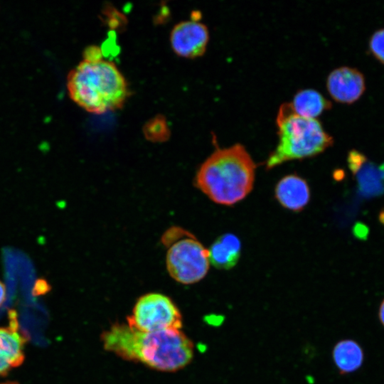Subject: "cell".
Returning a JSON list of instances; mask_svg holds the SVG:
<instances>
[{"label":"cell","instance_id":"obj_1","mask_svg":"<svg viewBox=\"0 0 384 384\" xmlns=\"http://www.w3.org/2000/svg\"><path fill=\"white\" fill-rule=\"evenodd\" d=\"M102 341L107 351L160 371L180 370L193 357V342L181 329L144 332L116 324L102 334Z\"/></svg>","mask_w":384,"mask_h":384},{"label":"cell","instance_id":"obj_2","mask_svg":"<svg viewBox=\"0 0 384 384\" xmlns=\"http://www.w3.org/2000/svg\"><path fill=\"white\" fill-rule=\"evenodd\" d=\"M255 164L241 144L215 150L199 167L196 186L215 203L232 206L252 191Z\"/></svg>","mask_w":384,"mask_h":384},{"label":"cell","instance_id":"obj_3","mask_svg":"<svg viewBox=\"0 0 384 384\" xmlns=\"http://www.w3.org/2000/svg\"><path fill=\"white\" fill-rule=\"evenodd\" d=\"M68 88L75 103L95 114L122 107L129 95L127 83L118 68L102 58H84L70 73Z\"/></svg>","mask_w":384,"mask_h":384},{"label":"cell","instance_id":"obj_4","mask_svg":"<svg viewBox=\"0 0 384 384\" xmlns=\"http://www.w3.org/2000/svg\"><path fill=\"white\" fill-rule=\"evenodd\" d=\"M276 124L278 142L267 158V169L287 161L314 156L334 144L319 121L297 114L289 102L280 105Z\"/></svg>","mask_w":384,"mask_h":384},{"label":"cell","instance_id":"obj_5","mask_svg":"<svg viewBox=\"0 0 384 384\" xmlns=\"http://www.w3.org/2000/svg\"><path fill=\"white\" fill-rule=\"evenodd\" d=\"M161 242L167 247L166 265L172 279L191 284L205 277L209 269L208 252L193 234L173 226L163 234Z\"/></svg>","mask_w":384,"mask_h":384},{"label":"cell","instance_id":"obj_6","mask_svg":"<svg viewBox=\"0 0 384 384\" xmlns=\"http://www.w3.org/2000/svg\"><path fill=\"white\" fill-rule=\"evenodd\" d=\"M127 325L144 332L181 329L182 316L170 297L151 292L137 299L132 314L127 318Z\"/></svg>","mask_w":384,"mask_h":384},{"label":"cell","instance_id":"obj_7","mask_svg":"<svg viewBox=\"0 0 384 384\" xmlns=\"http://www.w3.org/2000/svg\"><path fill=\"white\" fill-rule=\"evenodd\" d=\"M208 41V27L195 19L178 23L170 33L172 50L177 55L186 58L201 56L206 52Z\"/></svg>","mask_w":384,"mask_h":384},{"label":"cell","instance_id":"obj_8","mask_svg":"<svg viewBox=\"0 0 384 384\" xmlns=\"http://www.w3.org/2000/svg\"><path fill=\"white\" fill-rule=\"evenodd\" d=\"M347 164L363 197L369 198L384 194V162L376 164L360 151L351 149L348 153Z\"/></svg>","mask_w":384,"mask_h":384},{"label":"cell","instance_id":"obj_9","mask_svg":"<svg viewBox=\"0 0 384 384\" xmlns=\"http://www.w3.org/2000/svg\"><path fill=\"white\" fill-rule=\"evenodd\" d=\"M366 78L356 68L341 66L334 69L326 79V87L336 101L351 104L357 101L366 90Z\"/></svg>","mask_w":384,"mask_h":384},{"label":"cell","instance_id":"obj_10","mask_svg":"<svg viewBox=\"0 0 384 384\" xmlns=\"http://www.w3.org/2000/svg\"><path fill=\"white\" fill-rule=\"evenodd\" d=\"M310 189L305 179L297 174H289L282 178L274 188V196L284 208L299 212L310 200Z\"/></svg>","mask_w":384,"mask_h":384},{"label":"cell","instance_id":"obj_11","mask_svg":"<svg viewBox=\"0 0 384 384\" xmlns=\"http://www.w3.org/2000/svg\"><path fill=\"white\" fill-rule=\"evenodd\" d=\"M24 343L16 326L0 328V375L23 363Z\"/></svg>","mask_w":384,"mask_h":384},{"label":"cell","instance_id":"obj_12","mask_svg":"<svg viewBox=\"0 0 384 384\" xmlns=\"http://www.w3.org/2000/svg\"><path fill=\"white\" fill-rule=\"evenodd\" d=\"M210 262L216 268L229 270L238 263L241 252L240 239L231 233L218 238L208 250Z\"/></svg>","mask_w":384,"mask_h":384},{"label":"cell","instance_id":"obj_13","mask_svg":"<svg viewBox=\"0 0 384 384\" xmlns=\"http://www.w3.org/2000/svg\"><path fill=\"white\" fill-rule=\"evenodd\" d=\"M289 103L294 113L311 119H316L332 106L331 102L321 93L311 88L299 90Z\"/></svg>","mask_w":384,"mask_h":384},{"label":"cell","instance_id":"obj_14","mask_svg":"<svg viewBox=\"0 0 384 384\" xmlns=\"http://www.w3.org/2000/svg\"><path fill=\"white\" fill-rule=\"evenodd\" d=\"M363 351L355 341L345 339L338 341L332 350L334 363L341 374L358 370L363 361Z\"/></svg>","mask_w":384,"mask_h":384},{"label":"cell","instance_id":"obj_15","mask_svg":"<svg viewBox=\"0 0 384 384\" xmlns=\"http://www.w3.org/2000/svg\"><path fill=\"white\" fill-rule=\"evenodd\" d=\"M165 121L161 119H154L149 122L144 129L145 136L153 142L165 141L169 137V131H166Z\"/></svg>","mask_w":384,"mask_h":384},{"label":"cell","instance_id":"obj_16","mask_svg":"<svg viewBox=\"0 0 384 384\" xmlns=\"http://www.w3.org/2000/svg\"><path fill=\"white\" fill-rule=\"evenodd\" d=\"M368 47L371 54L384 64V28H378L371 34Z\"/></svg>","mask_w":384,"mask_h":384},{"label":"cell","instance_id":"obj_17","mask_svg":"<svg viewBox=\"0 0 384 384\" xmlns=\"http://www.w3.org/2000/svg\"><path fill=\"white\" fill-rule=\"evenodd\" d=\"M6 299V288L4 284L0 282V306L4 302Z\"/></svg>","mask_w":384,"mask_h":384},{"label":"cell","instance_id":"obj_18","mask_svg":"<svg viewBox=\"0 0 384 384\" xmlns=\"http://www.w3.org/2000/svg\"><path fill=\"white\" fill-rule=\"evenodd\" d=\"M378 316H379V319L381 324L384 326V299L382 301L380 305L379 311H378Z\"/></svg>","mask_w":384,"mask_h":384},{"label":"cell","instance_id":"obj_19","mask_svg":"<svg viewBox=\"0 0 384 384\" xmlns=\"http://www.w3.org/2000/svg\"><path fill=\"white\" fill-rule=\"evenodd\" d=\"M0 384H18V383L16 382L9 381V382L0 383Z\"/></svg>","mask_w":384,"mask_h":384}]
</instances>
